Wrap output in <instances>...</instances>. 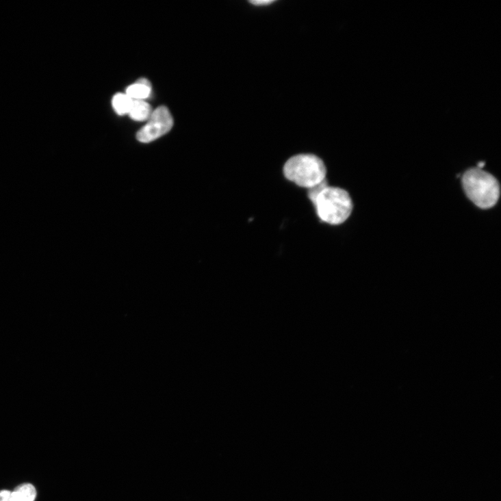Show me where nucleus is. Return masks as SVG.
Wrapping results in <instances>:
<instances>
[{
  "instance_id": "1",
  "label": "nucleus",
  "mask_w": 501,
  "mask_h": 501,
  "mask_svg": "<svg viewBox=\"0 0 501 501\" xmlns=\"http://www.w3.org/2000/svg\"><path fill=\"white\" fill-rule=\"evenodd\" d=\"M313 203L320 220L332 225L345 222L353 208L351 197L346 190L329 186L321 191Z\"/></svg>"
},
{
  "instance_id": "2",
  "label": "nucleus",
  "mask_w": 501,
  "mask_h": 501,
  "mask_svg": "<svg viewBox=\"0 0 501 501\" xmlns=\"http://www.w3.org/2000/svg\"><path fill=\"white\" fill-rule=\"evenodd\" d=\"M285 178L309 190L326 179V170L323 161L311 154H301L290 158L284 165Z\"/></svg>"
},
{
  "instance_id": "3",
  "label": "nucleus",
  "mask_w": 501,
  "mask_h": 501,
  "mask_svg": "<svg viewBox=\"0 0 501 501\" xmlns=\"http://www.w3.org/2000/svg\"><path fill=\"white\" fill-rule=\"evenodd\" d=\"M462 181L467 196L480 208L489 209L497 203L500 187L498 180L489 173L476 167L467 171Z\"/></svg>"
},
{
  "instance_id": "4",
  "label": "nucleus",
  "mask_w": 501,
  "mask_h": 501,
  "mask_svg": "<svg viewBox=\"0 0 501 501\" xmlns=\"http://www.w3.org/2000/svg\"><path fill=\"white\" fill-rule=\"evenodd\" d=\"M173 125L174 120L168 108L159 106L153 111L147 123L138 133L137 139L142 143H150L168 133Z\"/></svg>"
},
{
  "instance_id": "5",
  "label": "nucleus",
  "mask_w": 501,
  "mask_h": 501,
  "mask_svg": "<svg viewBox=\"0 0 501 501\" xmlns=\"http://www.w3.org/2000/svg\"><path fill=\"white\" fill-rule=\"evenodd\" d=\"M151 93V82L146 78L140 79L127 90V94L133 101H145Z\"/></svg>"
},
{
  "instance_id": "6",
  "label": "nucleus",
  "mask_w": 501,
  "mask_h": 501,
  "mask_svg": "<svg viewBox=\"0 0 501 501\" xmlns=\"http://www.w3.org/2000/svg\"><path fill=\"white\" fill-rule=\"evenodd\" d=\"M152 112L151 105L145 101H133L129 114L134 120L145 121L148 120Z\"/></svg>"
},
{
  "instance_id": "7",
  "label": "nucleus",
  "mask_w": 501,
  "mask_h": 501,
  "mask_svg": "<svg viewBox=\"0 0 501 501\" xmlns=\"http://www.w3.org/2000/svg\"><path fill=\"white\" fill-rule=\"evenodd\" d=\"M36 496L35 487L31 484H23L11 492L9 501H34Z\"/></svg>"
},
{
  "instance_id": "8",
  "label": "nucleus",
  "mask_w": 501,
  "mask_h": 501,
  "mask_svg": "<svg viewBox=\"0 0 501 501\" xmlns=\"http://www.w3.org/2000/svg\"><path fill=\"white\" fill-rule=\"evenodd\" d=\"M133 100L127 94H116L112 99V106L115 112L120 116L129 114Z\"/></svg>"
},
{
  "instance_id": "9",
  "label": "nucleus",
  "mask_w": 501,
  "mask_h": 501,
  "mask_svg": "<svg viewBox=\"0 0 501 501\" xmlns=\"http://www.w3.org/2000/svg\"><path fill=\"white\" fill-rule=\"evenodd\" d=\"M11 492L12 491L8 490H3L0 491V501H9Z\"/></svg>"
},
{
  "instance_id": "10",
  "label": "nucleus",
  "mask_w": 501,
  "mask_h": 501,
  "mask_svg": "<svg viewBox=\"0 0 501 501\" xmlns=\"http://www.w3.org/2000/svg\"><path fill=\"white\" fill-rule=\"evenodd\" d=\"M274 1H272V0H255V1H252L250 3H252L254 5H269L272 3Z\"/></svg>"
}]
</instances>
